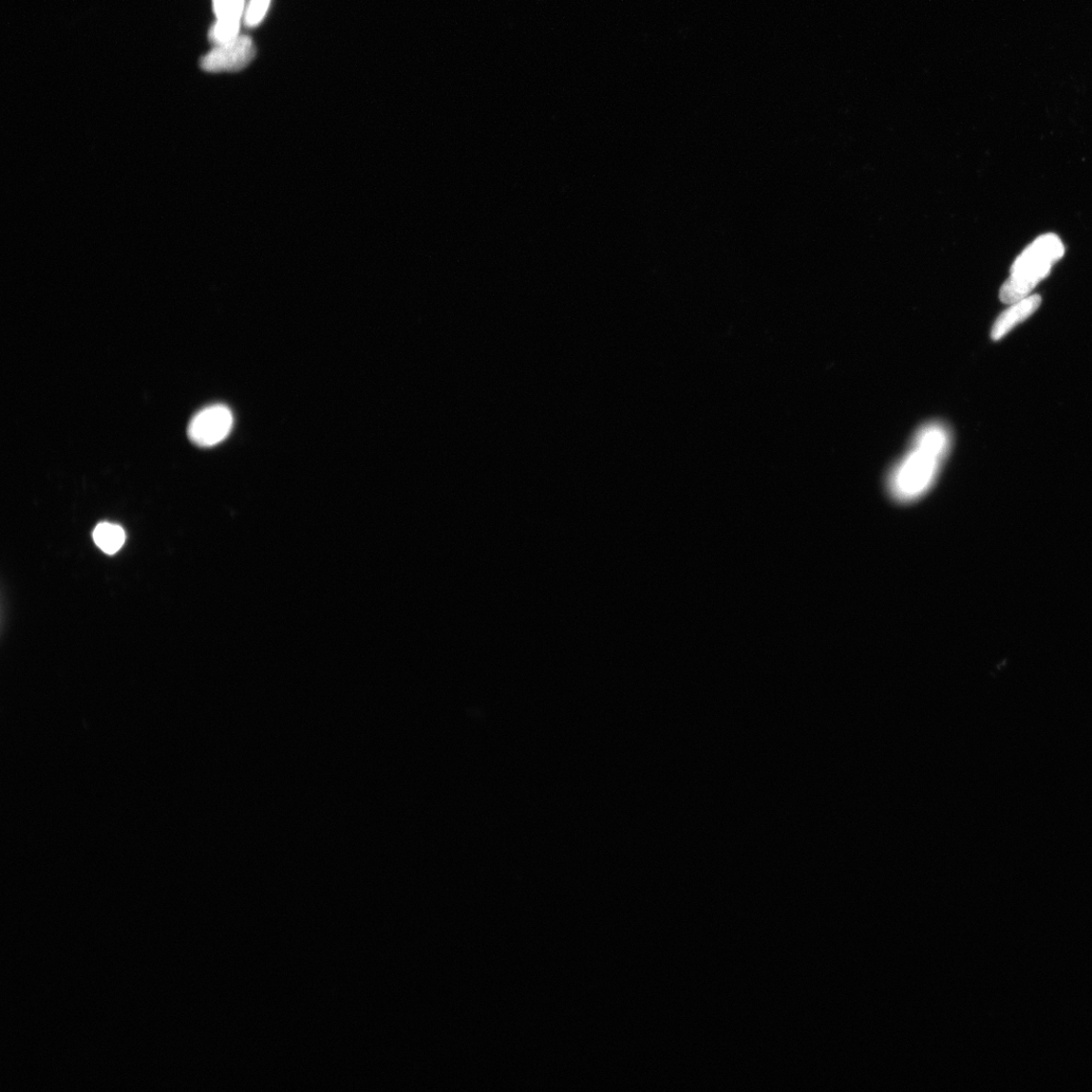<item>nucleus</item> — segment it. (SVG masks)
<instances>
[{
  "label": "nucleus",
  "instance_id": "obj_1",
  "mask_svg": "<svg viewBox=\"0 0 1092 1092\" xmlns=\"http://www.w3.org/2000/svg\"><path fill=\"white\" fill-rule=\"evenodd\" d=\"M951 446L952 435L946 424L935 421L922 425L907 454L889 475L888 487L893 500L908 504L924 497L937 482Z\"/></svg>",
  "mask_w": 1092,
  "mask_h": 1092
},
{
  "label": "nucleus",
  "instance_id": "obj_2",
  "mask_svg": "<svg viewBox=\"0 0 1092 1092\" xmlns=\"http://www.w3.org/2000/svg\"><path fill=\"white\" fill-rule=\"evenodd\" d=\"M1063 254V244L1056 235L1035 240L1013 263L1011 275L1001 290L1002 302L1013 305L1027 297Z\"/></svg>",
  "mask_w": 1092,
  "mask_h": 1092
},
{
  "label": "nucleus",
  "instance_id": "obj_3",
  "mask_svg": "<svg viewBox=\"0 0 1092 1092\" xmlns=\"http://www.w3.org/2000/svg\"><path fill=\"white\" fill-rule=\"evenodd\" d=\"M233 424V414L227 406H209L192 419L188 425V437L199 446H215L227 439Z\"/></svg>",
  "mask_w": 1092,
  "mask_h": 1092
},
{
  "label": "nucleus",
  "instance_id": "obj_4",
  "mask_svg": "<svg viewBox=\"0 0 1092 1092\" xmlns=\"http://www.w3.org/2000/svg\"><path fill=\"white\" fill-rule=\"evenodd\" d=\"M256 56V47L249 36L240 35L235 40L218 45L201 61L208 72H234L249 65Z\"/></svg>",
  "mask_w": 1092,
  "mask_h": 1092
},
{
  "label": "nucleus",
  "instance_id": "obj_5",
  "mask_svg": "<svg viewBox=\"0 0 1092 1092\" xmlns=\"http://www.w3.org/2000/svg\"><path fill=\"white\" fill-rule=\"evenodd\" d=\"M1042 302L1041 297L1034 295L1025 297L1020 302L1013 304V306L1003 313L999 319L996 320L992 330L991 337L993 341H1000L1001 338L1006 336L1014 326L1023 322L1034 311H1037Z\"/></svg>",
  "mask_w": 1092,
  "mask_h": 1092
},
{
  "label": "nucleus",
  "instance_id": "obj_6",
  "mask_svg": "<svg viewBox=\"0 0 1092 1092\" xmlns=\"http://www.w3.org/2000/svg\"><path fill=\"white\" fill-rule=\"evenodd\" d=\"M93 539L106 554L114 555L122 548L126 536L121 526L105 522L94 530Z\"/></svg>",
  "mask_w": 1092,
  "mask_h": 1092
},
{
  "label": "nucleus",
  "instance_id": "obj_7",
  "mask_svg": "<svg viewBox=\"0 0 1092 1092\" xmlns=\"http://www.w3.org/2000/svg\"><path fill=\"white\" fill-rule=\"evenodd\" d=\"M217 22L241 25L245 14V0H213Z\"/></svg>",
  "mask_w": 1092,
  "mask_h": 1092
},
{
  "label": "nucleus",
  "instance_id": "obj_8",
  "mask_svg": "<svg viewBox=\"0 0 1092 1092\" xmlns=\"http://www.w3.org/2000/svg\"><path fill=\"white\" fill-rule=\"evenodd\" d=\"M272 0H250L247 10H245L244 21L249 27L258 26L263 18H265Z\"/></svg>",
  "mask_w": 1092,
  "mask_h": 1092
}]
</instances>
